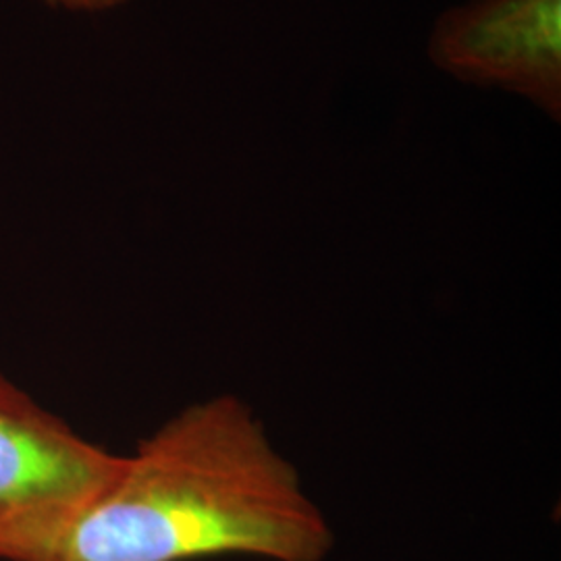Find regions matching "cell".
<instances>
[{"instance_id": "cell-1", "label": "cell", "mask_w": 561, "mask_h": 561, "mask_svg": "<svg viewBox=\"0 0 561 561\" xmlns=\"http://www.w3.org/2000/svg\"><path fill=\"white\" fill-rule=\"evenodd\" d=\"M333 528L238 396L183 408L60 539L50 561H324Z\"/></svg>"}, {"instance_id": "cell-2", "label": "cell", "mask_w": 561, "mask_h": 561, "mask_svg": "<svg viewBox=\"0 0 561 561\" xmlns=\"http://www.w3.org/2000/svg\"><path fill=\"white\" fill-rule=\"evenodd\" d=\"M121 461L0 373V560H53Z\"/></svg>"}, {"instance_id": "cell-3", "label": "cell", "mask_w": 561, "mask_h": 561, "mask_svg": "<svg viewBox=\"0 0 561 561\" xmlns=\"http://www.w3.org/2000/svg\"><path fill=\"white\" fill-rule=\"evenodd\" d=\"M443 73L561 115V0H466L445 11L428 38Z\"/></svg>"}, {"instance_id": "cell-4", "label": "cell", "mask_w": 561, "mask_h": 561, "mask_svg": "<svg viewBox=\"0 0 561 561\" xmlns=\"http://www.w3.org/2000/svg\"><path fill=\"white\" fill-rule=\"evenodd\" d=\"M48 4L71 9V11H88V13H99V11H108L123 4L125 0H46Z\"/></svg>"}]
</instances>
